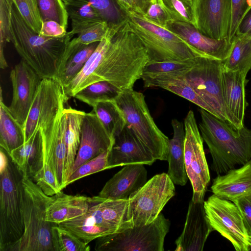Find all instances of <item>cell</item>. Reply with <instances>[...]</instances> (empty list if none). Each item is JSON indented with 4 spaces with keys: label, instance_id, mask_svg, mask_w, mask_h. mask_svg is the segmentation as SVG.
I'll list each match as a JSON object with an SVG mask.
<instances>
[{
    "label": "cell",
    "instance_id": "17",
    "mask_svg": "<svg viewBox=\"0 0 251 251\" xmlns=\"http://www.w3.org/2000/svg\"><path fill=\"white\" fill-rule=\"evenodd\" d=\"M206 216L204 201H190L183 229L175 241L176 251H202L214 231Z\"/></svg>",
    "mask_w": 251,
    "mask_h": 251
},
{
    "label": "cell",
    "instance_id": "50",
    "mask_svg": "<svg viewBox=\"0 0 251 251\" xmlns=\"http://www.w3.org/2000/svg\"><path fill=\"white\" fill-rule=\"evenodd\" d=\"M133 10L140 15H144L150 3V0H130Z\"/></svg>",
    "mask_w": 251,
    "mask_h": 251
},
{
    "label": "cell",
    "instance_id": "6",
    "mask_svg": "<svg viewBox=\"0 0 251 251\" xmlns=\"http://www.w3.org/2000/svg\"><path fill=\"white\" fill-rule=\"evenodd\" d=\"M122 111L126 126L156 160L166 161L169 139L158 128L150 114L144 95L130 88L114 99Z\"/></svg>",
    "mask_w": 251,
    "mask_h": 251
},
{
    "label": "cell",
    "instance_id": "47",
    "mask_svg": "<svg viewBox=\"0 0 251 251\" xmlns=\"http://www.w3.org/2000/svg\"><path fill=\"white\" fill-rule=\"evenodd\" d=\"M232 202L241 212L248 235L251 240V194L237 198Z\"/></svg>",
    "mask_w": 251,
    "mask_h": 251
},
{
    "label": "cell",
    "instance_id": "28",
    "mask_svg": "<svg viewBox=\"0 0 251 251\" xmlns=\"http://www.w3.org/2000/svg\"><path fill=\"white\" fill-rule=\"evenodd\" d=\"M72 29L68 34L72 38L89 27L104 21L98 11L86 0H63Z\"/></svg>",
    "mask_w": 251,
    "mask_h": 251
},
{
    "label": "cell",
    "instance_id": "35",
    "mask_svg": "<svg viewBox=\"0 0 251 251\" xmlns=\"http://www.w3.org/2000/svg\"><path fill=\"white\" fill-rule=\"evenodd\" d=\"M58 225L72 232L87 244L98 238L116 233L114 230L81 221L76 218Z\"/></svg>",
    "mask_w": 251,
    "mask_h": 251
},
{
    "label": "cell",
    "instance_id": "18",
    "mask_svg": "<svg viewBox=\"0 0 251 251\" xmlns=\"http://www.w3.org/2000/svg\"><path fill=\"white\" fill-rule=\"evenodd\" d=\"M155 161L126 126L114 137L108 157L107 169L134 164L151 165Z\"/></svg>",
    "mask_w": 251,
    "mask_h": 251
},
{
    "label": "cell",
    "instance_id": "39",
    "mask_svg": "<svg viewBox=\"0 0 251 251\" xmlns=\"http://www.w3.org/2000/svg\"><path fill=\"white\" fill-rule=\"evenodd\" d=\"M98 11L109 27L123 25L126 21L125 13L116 0H86Z\"/></svg>",
    "mask_w": 251,
    "mask_h": 251
},
{
    "label": "cell",
    "instance_id": "27",
    "mask_svg": "<svg viewBox=\"0 0 251 251\" xmlns=\"http://www.w3.org/2000/svg\"><path fill=\"white\" fill-rule=\"evenodd\" d=\"M123 25L109 27L105 36L99 43L96 50L81 71L70 84L64 88L65 93L69 98L74 97L78 92L87 87L88 81L96 71L112 38Z\"/></svg>",
    "mask_w": 251,
    "mask_h": 251
},
{
    "label": "cell",
    "instance_id": "31",
    "mask_svg": "<svg viewBox=\"0 0 251 251\" xmlns=\"http://www.w3.org/2000/svg\"><path fill=\"white\" fill-rule=\"evenodd\" d=\"M223 69L248 74L251 69V39L236 35L227 57L223 61Z\"/></svg>",
    "mask_w": 251,
    "mask_h": 251
},
{
    "label": "cell",
    "instance_id": "3",
    "mask_svg": "<svg viewBox=\"0 0 251 251\" xmlns=\"http://www.w3.org/2000/svg\"><path fill=\"white\" fill-rule=\"evenodd\" d=\"M72 37L39 35L25 22L13 3L10 25V42L18 53L43 79L57 80L66 49Z\"/></svg>",
    "mask_w": 251,
    "mask_h": 251
},
{
    "label": "cell",
    "instance_id": "32",
    "mask_svg": "<svg viewBox=\"0 0 251 251\" xmlns=\"http://www.w3.org/2000/svg\"><path fill=\"white\" fill-rule=\"evenodd\" d=\"M92 107L93 111L111 137L119 133L126 126L123 114L114 100L98 101Z\"/></svg>",
    "mask_w": 251,
    "mask_h": 251
},
{
    "label": "cell",
    "instance_id": "25",
    "mask_svg": "<svg viewBox=\"0 0 251 251\" xmlns=\"http://www.w3.org/2000/svg\"><path fill=\"white\" fill-rule=\"evenodd\" d=\"M171 124L173 136L169 142L167 174L175 184L184 186L188 179L185 166L184 125L176 119L172 120Z\"/></svg>",
    "mask_w": 251,
    "mask_h": 251
},
{
    "label": "cell",
    "instance_id": "41",
    "mask_svg": "<svg viewBox=\"0 0 251 251\" xmlns=\"http://www.w3.org/2000/svg\"><path fill=\"white\" fill-rule=\"evenodd\" d=\"M112 144L108 150L79 166L70 175L66 186L86 176L107 169L108 157Z\"/></svg>",
    "mask_w": 251,
    "mask_h": 251
},
{
    "label": "cell",
    "instance_id": "15",
    "mask_svg": "<svg viewBox=\"0 0 251 251\" xmlns=\"http://www.w3.org/2000/svg\"><path fill=\"white\" fill-rule=\"evenodd\" d=\"M113 139L93 111L85 113L79 149L69 177L82 164L108 150Z\"/></svg>",
    "mask_w": 251,
    "mask_h": 251
},
{
    "label": "cell",
    "instance_id": "1",
    "mask_svg": "<svg viewBox=\"0 0 251 251\" xmlns=\"http://www.w3.org/2000/svg\"><path fill=\"white\" fill-rule=\"evenodd\" d=\"M149 60L146 48L126 20L112 38L87 86L106 81L121 91L133 88Z\"/></svg>",
    "mask_w": 251,
    "mask_h": 251
},
{
    "label": "cell",
    "instance_id": "43",
    "mask_svg": "<svg viewBox=\"0 0 251 251\" xmlns=\"http://www.w3.org/2000/svg\"><path fill=\"white\" fill-rule=\"evenodd\" d=\"M109 29L108 24L102 21L85 30L72 39L69 44L75 47H81L90 44L100 42L105 36Z\"/></svg>",
    "mask_w": 251,
    "mask_h": 251
},
{
    "label": "cell",
    "instance_id": "14",
    "mask_svg": "<svg viewBox=\"0 0 251 251\" xmlns=\"http://www.w3.org/2000/svg\"><path fill=\"white\" fill-rule=\"evenodd\" d=\"M196 27L215 39H227L231 20V0H193Z\"/></svg>",
    "mask_w": 251,
    "mask_h": 251
},
{
    "label": "cell",
    "instance_id": "2",
    "mask_svg": "<svg viewBox=\"0 0 251 251\" xmlns=\"http://www.w3.org/2000/svg\"><path fill=\"white\" fill-rule=\"evenodd\" d=\"M199 128L212 159L217 176L241 166L251 160V128L234 127L203 109H200Z\"/></svg>",
    "mask_w": 251,
    "mask_h": 251
},
{
    "label": "cell",
    "instance_id": "7",
    "mask_svg": "<svg viewBox=\"0 0 251 251\" xmlns=\"http://www.w3.org/2000/svg\"><path fill=\"white\" fill-rule=\"evenodd\" d=\"M22 178L10 157L7 166L0 168V251L18 241L24 231Z\"/></svg>",
    "mask_w": 251,
    "mask_h": 251
},
{
    "label": "cell",
    "instance_id": "46",
    "mask_svg": "<svg viewBox=\"0 0 251 251\" xmlns=\"http://www.w3.org/2000/svg\"><path fill=\"white\" fill-rule=\"evenodd\" d=\"M144 17L150 22L165 27L171 19L159 0L151 1Z\"/></svg>",
    "mask_w": 251,
    "mask_h": 251
},
{
    "label": "cell",
    "instance_id": "21",
    "mask_svg": "<svg viewBox=\"0 0 251 251\" xmlns=\"http://www.w3.org/2000/svg\"><path fill=\"white\" fill-rule=\"evenodd\" d=\"M100 198L99 196L68 195L61 191L50 197L46 207L47 220L59 225L82 216Z\"/></svg>",
    "mask_w": 251,
    "mask_h": 251
},
{
    "label": "cell",
    "instance_id": "19",
    "mask_svg": "<svg viewBox=\"0 0 251 251\" xmlns=\"http://www.w3.org/2000/svg\"><path fill=\"white\" fill-rule=\"evenodd\" d=\"M165 28L178 35L208 57L224 61L230 53L232 43L227 39H215L209 37L191 24L170 21Z\"/></svg>",
    "mask_w": 251,
    "mask_h": 251
},
{
    "label": "cell",
    "instance_id": "51",
    "mask_svg": "<svg viewBox=\"0 0 251 251\" xmlns=\"http://www.w3.org/2000/svg\"><path fill=\"white\" fill-rule=\"evenodd\" d=\"M122 10L125 13L126 11L133 9L130 0H116ZM126 14V13H125Z\"/></svg>",
    "mask_w": 251,
    "mask_h": 251
},
{
    "label": "cell",
    "instance_id": "26",
    "mask_svg": "<svg viewBox=\"0 0 251 251\" xmlns=\"http://www.w3.org/2000/svg\"><path fill=\"white\" fill-rule=\"evenodd\" d=\"M42 141L38 129L22 145L13 150L9 154L23 176L31 178L41 166Z\"/></svg>",
    "mask_w": 251,
    "mask_h": 251
},
{
    "label": "cell",
    "instance_id": "9",
    "mask_svg": "<svg viewBox=\"0 0 251 251\" xmlns=\"http://www.w3.org/2000/svg\"><path fill=\"white\" fill-rule=\"evenodd\" d=\"M175 184L167 173L154 176L128 199L129 214L134 226L153 222L175 195Z\"/></svg>",
    "mask_w": 251,
    "mask_h": 251
},
{
    "label": "cell",
    "instance_id": "10",
    "mask_svg": "<svg viewBox=\"0 0 251 251\" xmlns=\"http://www.w3.org/2000/svg\"><path fill=\"white\" fill-rule=\"evenodd\" d=\"M223 61L200 56L185 76L192 87L215 111L217 117L231 124L223 96Z\"/></svg>",
    "mask_w": 251,
    "mask_h": 251
},
{
    "label": "cell",
    "instance_id": "45",
    "mask_svg": "<svg viewBox=\"0 0 251 251\" xmlns=\"http://www.w3.org/2000/svg\"><path fill=\"white\" fill-rule=\"evenodd\" d=\"M231 20L228 40L232 43L241 21L251 9V0H231Z\"/></svg>",
    "mask_w": 251,
    "mask_h": 251
},
{
    "label": "cell",
    "instance_id": "33",
    "mask_svg": "<svg viewBox=\"0 0 251 251\" xmlns=\"http://www.w3.org/2000/svg\"><path fill=\"white\" fill-rule=\"evenodd\" d=\"M99 42L85 45L75 51L67 59L57 81L67 87L83 68Z\"/></svg>",
    "mask_w": 251,
    "mask_h": 251
},
{
    "label": "cell",
    "instance_id": "24",
    "mask_svg": "<svg viewBox=\"0 0 251 251\" xmlns=\"http://www.w3.org/2000/svg\"><path fill=\"white\" fill-rule=\"evenodd\" d=\"M211 190L216 196L233 201L251 194V160L240 166L218 175L213 179Z\"/></svg>",
    "mask_w": 251,
    "mask_h": 251
},
{
    "label": "cell",
    "instance_id": "49",
    "mask_svg": "<svg viewBox=\"0 0 251 251\" xmlns=\"http://www.w3.org/2000/svg\"><path fill=\"white\" fill-rule=\"evenodd\" d=\"M236 35L251 39V9L241 21L237 28Z\"/></svg>",
    "mask_w": 251,
    "mask_h": 251
},
{
    "label": "cell",
    "instance_id": "11",
    "mask_svg": "<svg viewBox=\"0 0 251 251\" xmlns=\"http://www.w3.org/2000/svg\"><path fill=\"white\" fill-rule=\"evenodd\" d=\"M185 132L184 159L186 173L193 188L192 200L204 201L210 176L200 133L193 111L187 113L184 121Z\"/></svg>",
    "mask_w": 251,
    "mask_h": 251
},
{
    "label": "cell",
    "instance_id": "20",
    "mask_svg": "<svg viewBox=\"0 0 251 251\" xmlns=\"http://www.w3.org/2000/svg\"><path fill=\"white\" fill-rule=\"evenodd\" d=\"M147 181L144 165H125L105 183L99 196L107 199L128 200Z\"/></svg>",
    "mask_w": 251,
    "mask_h": 251
},
{
    "label": "cell",
    "instance_id": "52",
    "mask_svg": "<svg viewBox=\"0 0 251 251\" xmlns=\"http://www.w3.org/2000/svg\"><path fill=\"white\" fill-rule=\"evenodd\" d=\"M150 0V1L151 2V1H154V0Z\"/></svg>",
    "mask_w": 251,
    "mask_h": 251
},
{
    "label": "cell",
    "instance_id": "36",
    "mask_svg": "<svg viewBox=\"0 0 251 251\" xmlns=\"http://www.w3.org/2000/svg\"><path fill=\"white\" fill-rule=\"evenodd\" d=\"M54 251H89L90 247L69 230L54 224L51 228Z\"/></svg>",
    "mask_w": 251,
    "mask_h": 251
},
{
    "label": "cell",
    "instance_id": "16",
    "mask_svg": "<svg viewBox=\"0 0 251 251\" xmlns=\"http://www.w3.org/2000/svg\"><path fill=\"white\" fill-rule=\"evenodd\" d=\"M100 198L83 215L86 221L116 233L134 226L129 214L128 200Z\"/></svg>",
    "mask_w": 251,
    "mask_h": 251
},
{
    "label": "cell",
    "instance_id": "42",
    "mask_svg": "<svg viewBox=\"0 0 251 251\" xmlns=\"http://www.w3.org/2000/svg\"><path fill=\"white\" fill-rule=\"evenodd\" d=\"M13 1L26 24L39 34L43 21L37 0H13Z\"/></svg>",
    "mask_w": 251,
    "mask_h": 251
},
{
    "label": "cell",
    "instance_id": "34",
    "mask_svg": "<svg viewBox=\"0 0 251 251\" xmlns=\"http://www.w3.org/2000/svg\"><path fill=\"white\" fill-rule=\"evenodd\" d=\"M122 91L106 81H100L88 85L74 97L92 106L95 103L114 100Z\"/></svg>",
    "mask_w": 251,
    "mask_h": 251
},
{
    "label": "cell",
    "instance_id": "22",
    "mask_svg": "<svg viewBox=\"0 0 251 251\" xmlns=\"http://www.w3.org/2000/svg\"><path fill=\"white\" fill-rule=\"evenodd\" d=\"M189 69L165 73L142 74L141 78L144 82V87H158L166 89L188 100L217 117L215 111L187 82L185 75Z\"/></svg>",
    "mask_w": 251,
    "mask_h": 251
},
{
    "label": "cell",
    "instance_id": "29",
    "mask_svg": "<svg viewBox=\"0 0 251 251\" xmlns=\"http://www.w3.org/2000/svg\"><path fill=\"white\" fill-rule=\"evenodd\" d=\"M65 111L67 117L65 131L66 155L64 173L67 183L79 149L82 121L85 112L71 107L65 108Z\"/></svg>",
    "mask_w": 251,
    "mask_h": 251
},
{
    "label": "cell",
    "instance_id": "23",
    "mask_svg": "<svg viewBox=\"0 0 251 251\" xmlns=\"http://www.w3.org/2000/svg\"><path fill=\"white\" fill-rule=\"evenodd\" d=\"M247 75L239 71H226L223 69L224 101L231 124L237 128L244 126L245 110L247 106L245 92Z\"/></svg>",
    "mask_w": 251,
    "mask_h": 251
},
{
    "label": "cell",
    "instance_id": "4",
    "mask_svg": "<svg viewBox=\"0 0 251 251\" xmlns=\"http://www.w3.org/2000/svg\"><path fill=\"white\" fill-rule=\"evenodd\" d=\"M24 231L16 242L4 251H54L51 228L54 224L46 219L49 196L30 177L22 178Z\"/></svg>",
    "mask_w": 251,
    "mask_h": 251
},
{
    "label": "cell",
    "instance_id": "44",
    "mask_svg": "<svg viewBox=\"0 0 251 251\" xmlns=\"http://www.w3.org/2000/svg\"><path fill=\"white\" fill-rule=\"evenodd\" d=\"M197 58L180 61L162 62L147 64L145 67L142 74L165 73L189 69L195 65Z\"/></svg>",
    "mask_w": 251,
    "mask_h": 251
},
{
    "label": "cell",
    "instance_id": "13",
    "mask_svg": "<svg viewBox=\"0 0 251 251\" xmlns=\"http://www.w3.org/2000/svg\"><path fill=\"white\" fill-rule=\"evenodd\" d=\"M12 98L8 109L14 118L24 126L42 78L24 60L10 73Z\"/></svg>",
    "mask_w": 251,
    "mask_h": 251
},
{
    "label": "cell",
    "instance_id": "48",
    "mask_svg": "<svg viewBox=\"0 0 251 251\" xmlns=\"http://www.w3.org/2000/svg\"><path fill=\"white\" fill-rule=\"evenodd\" d=\"M66 29L54 21H43L39 35L44 37L61 38L67 34Z\"/></svg>",
    "mask_w": 251,
    "mask_h": 251
},
{
    "label": "cell",
    "instance_id": "30",
    "mask_svg": "<svg viewBox=\"0 0 251 251\" xmlns=\"http://www.w3.org/2000/svg\"><path fill=\"white\" fill-rule=\"evenodd\" d=\"M25 140L24 128L12 116L3 101L2 89L0 94V146L9 155L22 145Z\"/></svg>",
    "mask_w": 251,
    "mask_h": 251
},
{
    "label": "cell",
    "instance_id": "8",
    "mask_svg": "<svg viewBox=\"0 0 251 251\" xmlns=\"http://www.w3.org/2000/svg\"><path fill=\"white\" fill-rule=\"evenodd\" d=\"M170 222L161 213L151 223L97 239V251H163Z\"/></svg>",
    "mask_w": 251,
    "mask_h": 251
},
{
    "label": "cell",
    "instance_id": "40",
    "mask_svg": "<svg viewBox=\"0 0 251 251\" xmlns=\"http://www.w3.org/2000/svg\"><path fill=\"white\" fill-rule=\"evenodd\" d=\"M43 21H54L67 28L68 15L63 0H37Z\"/></svg>",
    "mask_w": 251,
    "mask_h": 251
},
{
    "label": "cell",
    "instance_id": "12",
    "mask_svg": "<svg viewBox=\"0 0 251 251\" xmlns=\"http://www.w3.org/2000/svg\"><path fill=\"white\" fill-rule=\"evenodd\" d=\"M208 220L214 230L229 240L236 251L251 250V240L241 212L232 201L215 194L204 201Z\"/></svg>",
    "mask_w": 251,
    "mask_h": 251
},
{
    "label": "cell",
    "instance_id": "5",
    "mask_svg": "<svg viewBox=\"0 0 251 251\" xmlns=\"http://www.w3.org/2000/svg\"><path fill=\"white\" fill-rule=\"evenodd\" d=\"M125 13L130 29L147 50L148 64L207 57L176 34L150 22L133 9Z\"/></svg>",
    "mask_w": 251,
    "mask_h": 251
},
{
    "label": "cell",
    "instance_id": "37",
    "mask_svg": "<svg viewBox=\"0 0 251 251\" xmlns=\"http://www.w3.org/2000/svg\"><path fill=\"white\" fill-rule=\"evenodd\" d=\"M171 21L188 23L196 27L193 0H159Z\"/></svg>",
    "mask_w": 251,
    "mask_h": 251
},
{
    "label": "cell",
    "instance_id": "38",
    "mask_svg": "<svg viewBox=\"0 0 251 251\" xmlns=\"http://www.w3.org/2000/svg\"><path fill=\"white\" fill-rule=\"evenodd\" d=\"M13 6V0H0V67H8L4 54L7 43L10 42V25Z\"/></svg>",
    "mask_w": 251,
    "mask_h": 251
}]
</instances>
